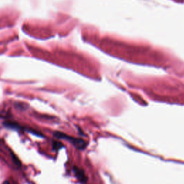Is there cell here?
I'll return each instance as SVG.
<instances>
[{
  "instance_id": "6",
  "label": "cell",
  "mask_w": 184,
  "mask_h": 184,
  "mask_svg": "<svg viewBox=\"0 0 184 184\" xmlns=\"http://www.w3.org/2000/svg\"><path fill=\"white\" fill-rule=\"evenodd\" d=\"M2 184H10V183H9V181H4V182L3 183H2Z\"/></svg>"
},
{
  "instance_id": "5",
  "label": "cell",
  "mask_w": 184,
  "mask_h": 184,
  "mask_svg": "<svg viewBox=\"0 0 184 184\" xmlns=\"http://www.w3.org/2000/svg\"><path fill=\"white\" fill-rule=\"evenodd\" d=\"M11 156H12V160L14 161V163H15L17 165L20 166L21 165V163H20V160H19L18 159V158L16 157L15 155H14V154H13V153H11Z\"/></svg>"
},
{
  "instance_id": "4",
  "label": "cell",
  "mask_w": 184,
  "mask_h": 184,
  "mask_svg": "<svg viewBox=\"0 0 184 184\" xmlns=\"http://www.w3.org/2000/svg\"><path fill=\"white\" fill-rule=\"evenodd\" d=\"M63 147V144L61 143H59V142H57V141H54L53 143V148L54 150H58L62 148Z\"/></svg>"
},
{
  "instance_id": "2",
  "label": "cell",
  "mask_w": 184,
  "mask_h": 184,
  "mask_svg": "<svg viewBox=\"0 0 184 184\" xmlns=\"http://www.w3.org/2000/svg\"><path fill=\"white\" fill-rule=\"evenodd\" d=\"M73 172H74V174H75V176H76V178H78L81 182L82 183L86 182L87 177L85 173H84V171L82 170V169L75 166V167L73 168Z\"/></svg>"
},
{
  "instance_id": "1",
  "label": "cell",
  "mask_w": 184,
  "mask_h": 184,
  "mask_svg": "<svg viewBox=\"0 0 184 184\" xmlns=\"http://www.w3.org/2000/svg\"><path fill=\"white\" fill-rule=\"evenodd\" d=\"M53 135L58 139H63V140L69 141L72 145L75 146L78 150H84L87 145L86 142L82 139L76 138H73V137L67 135L63 133H61V132H55Z\"/></svg>"
},
{
  "instance_id": "3",
  "label": "cell",
  "mask_w": 184,
  "mask_h": 184,
  "mask_svg": "<svg viewBox=\"0 0 184 184\" xmlns=\"http://www.w3.org/2000/svg\"><path fill=\"white\" fill-rule=\"evenodd\" d=\"M4 125H5V127H9L11 129H15V130H19V129L22 128L18 124L14 123V122H7L4 123Z\"/></svg>"
}]
</instances>
